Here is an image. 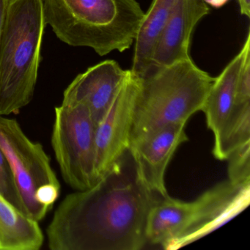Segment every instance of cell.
<instances>
[{
  "label": "cell",
  "mask_w": 250,
  "mask_h": 250,
  "mask_svg": "<svg viewBox=\"0 0 250 250\" xmlns=\"http://www.w3.org/2000/svg\"><path fill=\"white\" fill-rule=\"evenodd\" d=\"M158 196L140 181L127 150L96 184L68 194L48 225L52 250H140Z\"/></svg>",
  "instance_id": "obj_1"
},
{
  "label": "cell",
  "mask_w": 250,
  "mask_h": 250,
  "mask_svg": "<svg viewBox=\"0 0 250 250\" xmlns=\"http://www.w3.org/2000/svg\"><path fill=\"white\" fill-rule=\"evenodd\" d=\"M45 24L73 47L99 56L124 52L135 42L145 17L137 0H42Z\"/></svg>",
  "instance_id": "obj_2"
},
{
  "label": "cell",
  "mask_w": 250,
  "mask_h": 250,
  "mask_svg": "<svg viewBox=\"0 0 250 250\" xmlns=\"http://www.w3.org/2000/svg\"><path fill=\"white\" fill-rule=\"evenodd\" d=\"M137 77L130 143L165 125H186L203 109L215 79L191 57L166 66L150 65Z\"/></svg>",
  "instance_id": "obj_3"
},
{
  "label": "cell",
  "mask_w": 250,
  "mask_h": 250,
  "mask_svg": "<svg viewBox=\"0 0 250 250\" xmlns=\"http://www.w3.org/2000/svg\"><path fill=\"white\" fill-rule=\"evenodd\" d=\"M45 26L42 0H10L0 38V116L33 99Z\"/></svg>",
  "instance_id": "obj_4"
},
{
  "label": "cell",
  "mask_w": 250,
  "mask_h": 250,
  "mask_svg": "<svg viewBox=\"0 0 250 250\" xmlns=\"http://www.w3.org/2000/svg\"><path fill=\"white\" fill-rule=\"evenodd\" d=\"M96 125L87 106L61 104L55 107L52 146L64 181L74 189L94 186Z\"/></svg>",
  "instance_id": "obj_5"
},
{
  "label": "cell",
  "mask_w": 250,
  "mask_h": 250,
  "mask_svg": "<svg viewBox=\"0 0 250 250\" xmlns=\"http://www.w3.org/2000/svg\"><path fill=\"white\" fill-rule=\"evenodd\" d=\"M0 148L11 165L24 212L39 222L46 216L36 194L46 185H61L43 146L32 141L16 119L0 116Z\"/></svg>",
  "instance_id": "obj_6"
},
{
  "label": "cell",
  "mask_w": 250,
  "mask_h": 250,
  "mask_svg": "<svg viewBox=\"0 0 250 250\" xmlns=\"http://www.w3.org/2000/svg\"><path fill=\"white\" fill-rule=\"evenodd\" d=\"M137 87V76L129 70L109 110L96 126L95 146L98 181L128 150Z\"/></svg>",
  "instance_id": "obj_7"
},
{
  "label": "cell",
  "mask_w": 250,
  "mask_h": 250,
  "mask_svg": "<svg viewBox=\"0 0 250 250\" xmlns=\"http://www.w3.org/2000/svg\"><path fill=\"white\" fill-rule=\"evenodd\" d=\"M185 124H171L130 143L129 150L137 175L145 187L158 197H167L165 175L179 146L188 141Z\"/></svg>",
  "instance_id": "obj_8"
},
{
  "label": "cell",
  "mask_w": 250,
  "mask_h": 250,
  "mask_svg": "<svg viewBox=\"0 0 250 250\" xmlns=\"http://www.w3.org/2000/svg\"><path fill=\"white\" fill-rule=\"evenodd\" d=\"M197 201L194 221L170 250L200 239L239 214L250 204V184H235L228 180L203 193Z\"/></svg>",
  "instance_id": "obj_9"
},
{
  "label": "cell",
  "mask_w": 250,
  "mask_h": 250,
  "mask_svg": "<svg viewBox=\"0 0 250 250\" xmlns=\"http://www.w3.org/2000/svg\"><path fill=\"white\" fill-rule=\"evenodd\" d=\"M129 70L115 61L99 62L79 74L63 93L62 104L87 106L97 126L109 110Z\"/></svg>",
  "instance_id": "obj_10"
},
{
  "label": "cell",
  "mask_w": 250,
  "mask_h": 250,
  "mask_svg": "<svg viewBox=\"0 0 250 250\" xmlns=\"http://www.w3.org/2000/svg\"><path fill=\"white\" fill-rule=\"evenodd\" d=\"M209 13L204 0H178L156 42L150 66H166L190 58L193 32Z\"/></svg>",
  "instance_id": "obj_11"
},
{
  "label": "cell",
  "mask_w": 250,
  "mask_h": 250,
  "mask_svg": "<svg viewBox=\"0 0 250 250\" xmlns=\"http://www.w3.org/2000/svg\"><path fill=\"white\" fill-rule=\"evenodd\" d=\"M250 54V33L240 52L231 60L217 77H215L201 111L206 115L208 128L213 132L214 143L228 122L235 105L238 79L244 59Z\"/></svg>",
  "instance_id": "obj_12"
},
{
  "label": "cell",
  "mask_w": 250,
  "mask_h": 250,
  "mask_svg": "<svg viewBox=\"0 0 250 250\" xmlns=\"http://www.w3.org/2000/svg\"><path fill=\"white\" fill-rule=\"evenodd\" d=\"M197 208V199L192 202H184L169 195L158 197L147 214V242L170 250L172 244L192 223Z\"/></svg>",
  "instance_id": "obj_13"
},
{
  "label": "cell",
  "mask_w": 250,
  "mask_h": 250,
  "mask_svg": "<svg viewBox=\"0 0 250 250\" xmlns=\"http://www.w3.org/2000/svg\"><path fill=\"white\" fill-rule=\"evenodd\" d=\"M43 239L39 222L0 194V250H39Z\"/></svg>",
  "instance_id": "obj_14"
},
{
  "label": "cell",
  "mask_w": 250,
  "mask_h": 250,
  "mask_svg": "<svg viewBox=\"0 0 250 250\" xmlns=\"http://www.w3.org/2000/svg\"><path fill=\"white\" fill-rule=\"evenodd\" d=\"M178 0H153L145 13L144 19L136 38L131 71L140 76L150 65L158 39Z\"/></svg>",
  "instance_id": "obj_15"
},
{
  "label": "cell",
  "mask_w": 250,
  "mask_h": 250,
  "mask_svg": "<svg viewBox=\"0 0 250 250\" xmlns=\"http://www.w3.org/2000/svg\"><path fill=\"white\" fill-rule=\"evenodd\" d=\"M250 143V102L235 104L220 138L213 144V156L227 160L240 146Z\"/></svg>",
  "instance_id": "obj_16"
},
{
  "label": "cell",
  "mask_w": 250,
  "mask_h": 250,
  "mask_svg": "<svg viewBox=\"0 0 250 250\" xmlns=\"http://www.w3.org/2000/svg\"><path fill=\"white\" fill-rule=\"evenodd\" d=\"M227 160L228 180L235 184H250V143L240 146Z\"/></svg>",
  "instance_id": "obj_17"
},
{
  "label": "cell",
  "mask_w": 250,
  "mask_h": 250,
  "mask_svg": "<svg viewBox=\"0 0 250 250\" xmlns=\"http://www.w3.org/2000/svg\"><path fill=\"white\" fill-rule=\"evenodd\" d=\"M0 194L18 210L24 213L20 193L16 185L9 162L0 148ZM25 214V213H24Z\"/></svg>",
  "instance_id": "obj_18"
},
{
  "label": "cell",
  "mask_w": 250,
  "mask_h": 250,
  "mask_svg": "<svg viewBox=\"0 0 250 250\" xmlns=\"http://www.w3.org/2000/svg\"><path fill=\"white\" fill-rule=\"evenodd\" d=\"M10 0H0V38L3 30Z\"/></svg>",
  "instance_id": "obj_19"
},
{
  "label": "cell",
  "mask_w": 250,
  "mask_h": 250,
  "mask_svg": "<svg viewBox=\"0 0 250 250\" xmlns=\"http://www.w3.org/2000/svg\"><path fill=\"white\" fill-rule=\"evenodd\" d=\"M241 15L250 17V0H237Z\"/></svg>",
  "instance_id": "obj_20"
},
{
  "label": "cell",
  "mask_w": 250,
  "mask_h": 250,
  "mask_svg": "<svg viewBox=\"0 0 250 250\" xmlns=\"http://www.w3.org/2000/svg\"><path fill=\"white\" fill-rule=\"evenodd\" d=\"M229 0H204L206 5L211 8L219 9V8H222L227 5V3L229 2Z\"/></svg>",
  "instance_id": "obj_21"
}]
</instances>
